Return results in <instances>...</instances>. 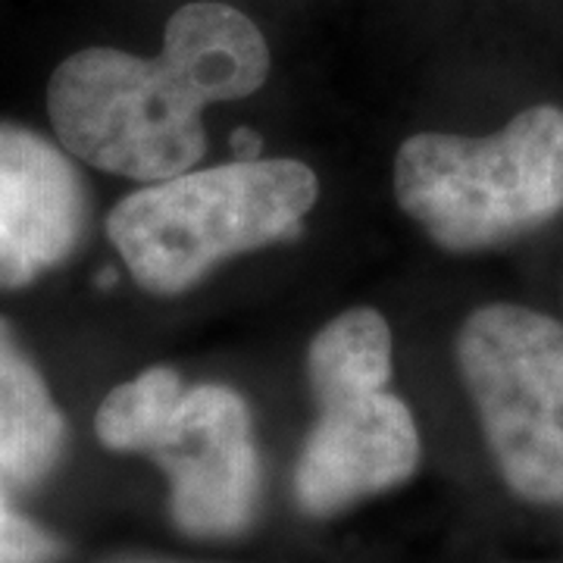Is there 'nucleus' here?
I'll return each mask as SVG.
<instances>
[{
  "label": "nucleus",
  "instance_id": "obj_1",
  "mask_svg": "<svg viewBox=\"0 0 563 563\" xmlns=\"http://www.w3.org/2000/svg\"><path fill=\"white\" fill-rule=\"evenodd\" d=\"M317 198L320 179L303 163L235 161L125 195L107 235L144 291L179 295L217 263L291 239Z\"/></svg>",
  "mask_w": 563,
  "mask_h": 563
},
{
  "label": "nucleus",
  "instance_id": "obj_2",
  "mask_svg": "<svg viewBox=\"0 0 563 563\" xmlns=\"http://www.w3.org/2000/svg\"><path fill=\"white\" fill-rule=\"evenodd\" d=\"M395 195L448 251L520 239L563 210V110L529 107L492 139H407Z\"/></svg>",
  "mask_w": 563,
  "mask_h": 563
},
{
  "label": "nucleus",
  "instance_id": "obj_3",
  "mask_svg": "<svg viewBox=\"0 0 563 563\" xmlns=\"http://www.w3.org/2000/svg\"><path fill=\"white\" fill-rule=\"evenodd\" d=\"M95 432L110 451L161 463L181 532L222 539L251 523L261 470L247 404L232 388H185L176 369L154 366L103 398Z\"/></svg>",
  "mask_w": 563,
  "mask_h": 563
},
{
  "label": "nucleus",
  "instance_id": "obj_4",
  "mask_svg": "<svg viewBox=\"0 0 563 563\" xmlns=\"http://www.w3.org/2000/svg\"><path fill=\"white\" fill-rule=\"evenodd\" d=\"M47 113L79 161L135 181H166L203 157V103L166 66L117 47H88L54 69Z\"/></svg>",
  "mask_w": 563,
  "mask_h": 563
},
{
  "label": "nucleus",
  "instance_id": "obj_5",
  "mask_svg": "<svg viewBox=\"0 0 563 563\" xmlns=\"http://www.w3.org/2000/svg\"><path fill=\"white\" fill-rule=\"evenodd\" d=\"M457 363L504 483L563 501V325L520 303H488L457 335Z\"/></svg>",
  "mask_w": 563,
  "mask_h": 563
},
{
  "label": "nucleus",
  "instance_id": "obj_6",
  "mask_svg": "<svg viewBox=\"0 0 563 563\" xmlns=\"http://www.w3.org/2000/svg\"><path fill=\"white\" fill-rule=\"evenodd\" d=\"M420 463V432L388 391L320 404V420L295 470V495L307 514L329 517L401 485Z\"/></svg>",
  "mask_w": 563,
  "mask_h": 563
},
{
  "label": "nucleus",
  "instance_id": "obj_7",
  "mask_svg": "<svg viewBox=\"0 0 563 563\" xmlns=\"http://www.w3.org/2000/svg\"><path fill=\"white\" fill-rule=\"evenodd\" d=\"M85 229V188L57 144L0 122V288L60 266Z\"/></svg>",
  "mask_w": 563,
  "mask_h": 563
},
{
  "label": "nucleus",
  "instance_id": "obj_8",
  "mask_svg": "<svg viewBox=\"0 0 563 563\" xmlns=\"http://www.w3.org/2000/svg\"><path fill=\"white\" fill-rule=\"evenodd\" d=\"M161 57L203 107L251 98L269 79L261 29L242 10L213 0L188 3L169 16Z\"/></svg>",
  "mask_w": 563,
  "mask_h": 563
},
{
  "label": "nucleus",
  "instance_id": "obj_9",
  "mask_svg": "<svg viewBox=\"0 0 563 563\" xmlns=\"http://www.w3.org/2000/svg\"><path fill=\"white\" fill-rule=\"evenodd\" d=\"M66 420L13 329L0 320V473L13 488L38 485L60 461Z\"/></svg>",
  "mask_w": 563,
  "mask_h": 563
},
{
  "label": "nucleus",
  "instance_id": "obj_10",
  "mask_svg": "<svg viewBox=\"0 0 563 563\" xmlns=\"http://www.w3.org/2000/svg\"><path fill=\"white\" fill-rule=\"evenodd\" d=\"M307 373L320 404L385 391L391 376V329L383 313L357 307L335 317L310 344Z\"/></svg>",
  "mask_w": 563,
  "mask_h": 563
},
{
  "label": "nucleus",
  "instance_id": "obj_11",
  "mask_svg": "<svg viewBox=\"0 0 563 563\" xmlns=\"http://www.w3.org/2000/svg\"><path fill=\"white\" fill-rule=\"evenodd\" d=\"M60 554V542L51 532L0 504V563H57Z\"/></svg>",
  "mask_w": 563,
  "mask_h": 563
},
{
  "label": "nucleus",
  "instance_id": "obj_12",
  "mask_svg": "<svg viewBox=\"0 0 563 563\" xmlns=\"http://www.w3.org/2000/svg\"><path fill=\"white\" fill-rule=\"evenodd\" d=\"M232 144H235L239 161H257V154H261V139L254 132H235Z\"/></svg>",
  "mask_w": 563,
  "mask_h": 563
},
{
  "label": "nucleus",
  "instance_id": "obj_13",
  "mask_svg": "<svg viewBox=\"0 0 563 563\" xmlns=\"http://www.w3.org/2000/svg\"><path fill=\"white\" fill-rule=\"evenodd\" d=\"M13 492H16V488L7 483V476L0 473V504H10V498H13Z\"/></svg>",
  "mask_w": 563,
  "mask_h": 563
}]
</instances>
